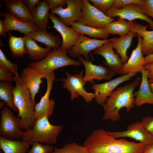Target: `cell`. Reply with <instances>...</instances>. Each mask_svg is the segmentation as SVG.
<instances>
[{
	"instance_id": "cell-18",
	"label": "cell",
	"mask_w": 153,
	"mask_h": 153,
	"mask_svg": "<svg viewBox=\"0 0 153 153\" xmlns=\"http://www.w3.org/2000/svg\"><path fill=\"white\" fill-rule=\"evenodd\" d=\"M45 76L28 66L23 70L20 75L25 86L30 92L31 100L35 105V97L39 92L41 84L42 83L41 79L45 78Z\"/></svg>"
},
{
	"instance_id": "cell-42",
	"label": "cell",
	"mask_w": 153,
	"mask_h": 153,
	"mask_svg": "<svg viewBox=\"0 0 153 153\" xmlns=\"http://www.w3.org/2000/svg\"><path fill=\"white\" fill-rule=\"evenodd\" d=\"M22 1L31 14L41 1L39 0H22Z\"/></svg>"
},
{
	"instance_id": "cell-40",
	"label": "cell",
	"mask_w": 153,
	"mask_h": 153,
	"mask_svg": "<svg viewBox=\"0 0 153 153\" xmlns=\"http://www.w3.org/2000/svg\"><path fill=\"white\" fill-rule=\"evenodd\" d=\"M141 122L147 130L153 136V117H145L142 119Z\"/></svg>"
},
{
	"instance_id": "cell-48",
	"label": "cell",
	"mask_w": 153,
	"mask_h": 153,
	"mask_svg": "<svg viewBox=\"0 0 153 153\" xmlns=\"http://www.w3.org/2000/svg\"><path fill=\"white\" fill-rule=\"evenodd\" d=\"M149 85L150 89L153 93V83H149Z\"/></svg>"
},
{
	"instance_id": "cell-46",
	"label": "cell",
	"mask_w": 153,
	"mask_h": 153,
	"mask_svg": "<svg viewBox=\"0 0 153 153\" xmlns=\"http://www.w3.org/2000/svg\"><path fill=\"white\" fill-rule=\"evenodd\" d=\"M145 59L146 64L153 62V54L146 56L145 57Z\"/></svg>"
},
{
	"instance_id": "cell-2",
	"label": "cell",
	"mask_w": 153,
	"mask_h": 153,
	"mask_svg": "<svg viewBox=\"0 0 153 153\" xmlns=\"http://www.w3.org/2000/svg\"><path fill=\"white\" fill-rule=\"evenodd\" d=\"M141 78L137 77L132 82L119 87L114 90L102 106L104 112L103 120L113 122L119 120L121 116L119 111L125 108L129 112L135 105L134 90L141 83Z\"/></svg>"
},
{
	"instance_id": "cell-43",
	"label": "cell",
	"mask_w": 153,
	"mask_h": 153,
	"mask_svg": "<svg viewBox=\"0 0 153 153\" xmlns=\"http://www.w3.org/2000/svg\"><path fill=\"white\" fill-rule=\"evenodd\" d=\"M144 69L148 71L147 76L149 83H153V62L146 63L144 66Z\"/></svg>"
},
{
	"instance_id": "cell-33",
	"label": "cell",
	"mask_w": 153,
	"mask_h": 153,
	"mask_svg": "<svg viewBox=\"0 0 153 153\" xmlns=\"http://www.w3.org/2000/svg\"><path fill=\"white\" fill-rule=\"evenodd\" d=\"M52 153H88V152L84 146L73 142L65 144L61 148H54Z\"/></svg>"
},
{
	"instance_id": "cell-20",
	"label": "cell",
	"mask_w": 153,
	"mask_h": 153,
	"mask_svg": "<svg viewBox=\"0 0 153 153\" xmlns=\"http://www.w3.org/2000/svg\"><path fill=\"white\" fill-rule=\"evenodd\" d=\"M7 12L24 22L36 24V22L22 0H5Z\"/></svg>"
},
{
	"instance_id": "cell-5",
	"label": "cell",
	"mask_w": 153,
	"mask_h": 153,
	"mask_svg": "<svg viewBox=\"0 0 153 153\" xmlns=\"http://www.w3.org/2000/svg\"><path fill=\"white\" fill-rule=\"evenodd\" d=\"M68 53V50H63L60 47L54 48L44 59L38 61L30 62L28 66L46 75L60 68L81 65L82 63L79 60L70 58L67 55Z\"/></svg>"
},
{
	"instance_id": "cell-25",
	"label": "cell",
	"mask_w": 153,
	"mask_h": 153,
	"mask_svg": "<svg viewBox=\"0 0 153 153\" xmlns=\"http://www.w3.org/2000/svg\"><path fill=\"white\" fill-rule=\"evenodd\" d=\"M25 35L35 41L44 44L46 47L52 49L60 47L62 43L60 36L51 32L41 30L31 32Z\"/></svg>"
},
{
	"instance_id": "cell-10",
	"label": "cell",
	"mask_w": 153,
	"mask_h": 153,
	"mask_svg": "<svg viewBox=\"0 0 153 153\" xmlns=\"http://www.w3.org/2000/svg\"><path fill=\"white\" fill-rule=\"evenodd\" d=\"M67 7L61 5L52 10L50 14L58 15L60 19L67 26H72L79 21L82 17L83 7L82 0H66Z\"/></svg>"
},
{
	"instance_id": "cell-16",
	"label": "cell",
	"mask_w": 153,
	"mask_h": 153,
	"mask_svg": "<svg viewBox=\"0 0 153 153\" xmlns=\"http://www.w3.org/2000/svg\"><path fill=\"white\" fill-rule=\"evenodd\" d=\"M138 42L127 62L124 64L119 73L121 75L140 73H141L146 64L141 49L142 38L138 35Z\"/></svg>"
},
{
	"instance_id": "cell-12",
	"label": "cell",
	"mask_w": 153,
	"mask_h": 153,
	"mask_svg": "<svg viewBox=\"0 0 153 153\" xmlns=\"http://www.w3.org/2000/svg\"><path fill=\"white\" fill-rule=\"evenodd\" d=\"M111 39L112 38L106 40L92 39L81 34L75 44L68 50V55L73 58L83 55L86 60L90 61L89 54L91 52Z\"/></svg>"
},
{
	"instance_id": "cell-29",
	"label": "cell",
	"mask_w": 153,
	"mask_h": 153,
	"mask_svg": "<svg viewBox=\"0 0 153 153\" xmlns=\"http://www.w3.org/2000/svg\"><path fill=\"white\" fill-rule=\"evenodd\" d=\"M72 26L80 33L94 38H99L103 40H106L107 39L110 35L105 28L90 26L78 22H74Z\"/></svg>"
},
{
	"instance_id": "cell-8",
	"label": "cell",
	"mask_w": 153,
	"mask_h": 153,
	"mask_svg": "<svg viewBox=\"0 0 153 153\" xmlns=\"http://www.w3.org/2000/svg\"><path fill=\"white\" fill-rule=\"evenodd\" d=\"M82 1L81 18L78 22L90 26L105 28L108 24L114 21V18L107 16L91 5L89 0H82Z\"/></svg>"
},
{
	"instance_id": "cell-38",
	"label": "cell",
	"mask_w": 153,
	"mask_h": 153,
	"mask_svg": "<svg viewBox=\"0 0 153 153\" xmlns=\"http://www.w3.org/2000/svg\"><path fill=\"white\" fill-rule=\"evenodd\" d=\"M0 80L8 82H15L14 76H13L12 73L9 70L0 67Z\"/></svg>"
},
{
	"instance_id": "cell-4",
	"label": "cell",
	"mask_w": 153,
	"mask_h": 153,
	"mask_svg": "<svg viewBox=\"0 0 153 153\" xmlns=\"http://www.w3.org/2000/svg\"><path fill=\"white\" fill-rule=\"evenodd\" d=\"M14 77L16 85L13 91L14 102L18 110L17 116L20 119V128L25 131L31 128L35 122V105L20 76H14Z\"/></svg>"
},
{
	"instance_id": "cell-23",
	"label": "cell",
	"mask_w": 153,
	"mask_h": 153,
	"mask_svg": "<svg viewBox=\"0 0 153 153\" xmlns=\"http://www.w3.org/2000/svg\"><path fill=\"white\" fill-rule=\"evenodd\" d=\"M148 26L132 21L131 30L142 38V52L146 56L153 54V30H147Z\"/></svg>"
},
{
	"instance_id": "cell-3",
	"label": "cell",
	"mask_w": 153,
	"mask_h": 153,
	"mask_svg": "<svg viewBox=\"0 0 153 153\" xmlns=\"http://www.w3.org/2000/svg\"><path fill=\"white\" fill-rule=\"evenodd\" d=\"M54 107L47 109L42 116L35 120L31 128L24 131L22 140L30 143L31 145L35 142L48 144L56 143L63 126L61 125H53L49 121V117L53 114Z\"/></svg>"
},
{
	"instance_id": "cell-19",
	"label": "cell",
	"mask_w": 153,
	"mask_h": 153,
	"mask_svg": "<svg viewBox=\"0 0 153 153\" xmlns=\"http://www.w3.org/2000/svg\"><path fill=\"white\" fill-rule=\"evenodd\" d=\"M0 15L4 18L2 21L8 34L10 33V31L14 30L18 31L24 35L41 30L36 24L24 22L7 12L1 13Z\"/></svg>"
},
{
	"instance_id": "cell-22",
	"label": "cell",
	"mask_w": 153,
	"mask_h": 153,
	"mask_svg": "<svg viewBox=\"0 0 153 153\" xmlns=\"http://www.w3.org/2000/svg\"><path fill=\"white\" fill-rule=\"evenodd\" d=\"M148 71L144 69H143L139 88L133 93L135 105L137 106L146 104L153 105V93L150 89L148 81Z\"/></svg>"
},
{
	"instance_id": "cell-17",
	"label": "cell",
	"mask_w": 153,
	"mask_h": 153,
	"mask_svg": "<svg viewBox=\"0 0 153 153\" xmlns=\"http://www.w3.org/2000/svg\"><path fill=\"white\" fill-rule=\"evenodd\" d=\"M111 40L95 49L92 54L99 55L103 57L106 61L105 63V65L115 74H119L124 64L118 54L114 52Z\"/></svg>"
},
{
	"instance_id": "cell-30",
	"label": "cell",
	"mask_w": 153,
	"mask_h": 153,
	"mask_svg": "<svg viewBox=\"0 0 153 153\" xmlns=\"http://www.w3.org/2000/svg\"><path fill=\"white\" fill-rule=\"evenodd\" d=\"M117 19V21L109 24L105 28L110 34L119 35L120 37L125 36L131 31L132 21L127 22L120 17Z\"/></svg>"
},
{
	"instance_id": "cell-44",
	"label": "cell",
	"mask_w": 153,
	"mask_h": 153,
	"mask_svg": "<svg viewBox=\"0 0 153 153\" xmlns=\"http://www.w3.org/2000/svg\"><path fill=\"white\" fill-rule=\"evenodd\" d=\"M7 31L2 20H0V36L3 37L7 36Z\"/></svg>"
},
{
	"instance_id": "cell-34",
	"label": "cell",
	"mask_w": 153,
	"mask_h": 153,
	"mask_svg": "<svg viewBox=\"0 0 153 153\" xmlns=\"http://www.w3.org/2000/svg\"><path fill=\"white\" fill-rule=\"evenodd\" d=\"M0 67L9 70L15 76H20L18 72V67L17 64L7 59L1 49H0Z\"/></svg>"
},
{
	"instance_id": "cell-27",
	"label": "cell",
	"mask_w": 153,
	"mask_h": 153,
	"mask_svg": "<svg viewBox=\"0 0 153 153\" xmlns=\"http://www.w3.org/2000/svg\"><path fill=\"white\" fill-rule=\"evenodd\" d=\"M49 8L45 0L41 1L31 14L41 30L46 32L49 25Z\"/></svg>"
},
{
	"instance_id": "cell-13",
	"label": "cell",
	"mask_w": 153,
	"mask_h": 153,
	"mask_svg": "<svg viewBox=\"0 0 153 153\" xmlns=\"http://www.w3.org/2000/svg\"><path fill=\"white\" fill-rule=\"evenodd\" d=\"M104 14L110 18L118 17L129 21L138 19L143 20L149 24L153 30V20L143 13L141 5L139 4H131L120 9L112 8Z\"/></svg>"
},
{
	"instance_id": "cell-39",
	"label": "cell",
	"mask_w": 153,
	"mask_h": 153,
	"mask_svg": "<svg viewBox=\"0 0 153 153\" xmlns=\"http://www.w3.org/2000/svg\"><path fill=\"white\" fill-rule=\"evenodd\" d=\"M143 13L153 18V0H145V3L141 5Z\"/></svg>"
},
{
	"instance_id": "cell-24",
	"label": "cell",
	"mask_w": 153,
	"mask_h": 153,
	"mask_svg": "<svg viewBox=\"0 0 153 153\" xmlns=\"http://www.w3.org/2000/svg\"><path fill=\"white\" fill-rule=\"evenodd\" d=\"M137 35V33L131 30L126 36L112 38L111 41L113 48L120 56L124 64L127 62L129 58L127 52L131 44L132 39Z\"/></svg>"
},
{
	"instance_id": "cell-32",
	"label": "cell",
	"mask_w": 153,
	"mask_h": 153,
	"mask_svg": "<svg viewBox=\"0 0 153 153\" xmlns=\"http://www.w3.org/2000/svg\"><path fill=\"white\" fill-rule=\"evenodd\" d=\"M9 44L10 50L14 56L22 58L26 54H27L24 41L23 38L16 37L8 34Z\"/></svg>"
},
{
	"instance_id": "cell-14",
	"label": "cell",
	"mask_w": 153,
	"mask_h": 153,
	"mask_svg": "<svg viewBox=\"0 0 153 153\" xmlns=\"http://www.w3.org/2000/svg\"><path fill=\"white\" fill-rule=\"evenodd\" d=\"M78 60L83 65L85 69L83 81L85 84L87 82L94 83V80H109L115 74L107 65L93 64L92 61L86 60L82 56L78 57Z\"/></svg>"
},
{
	"instance_id": "cell-11",
	"label": "cell",
	"mask_w": 153,
	"mask_h": 153,
	"mask_svg": "<svg viewBox=\"0 0 153 153\" xmlns=\"http://www.w3.org/2000/svg\"><path fill=\"white\" fill-rule=\"evenodd\" d=\"M136 73L121 75L107 82L101 84H94L92 89L94 90V99L99 105L103 106L114 90L123 82L130 80Z\"/></svg>"
},
{
	"instance_id": "cell-31",
	"label": "cell",
	"mask_w": 153,
	"mask_h": 153,
	"mask_svg": "<svg viewBox=\"0 0 153 153\" xmlns=\"http://www.w3.org/2000/svg\"><path fill=\"white\" fill-rule=\"evenodd\" d=\"M14 88L11 82L0 80V99L5 101L7 107L10 109L18 112L14 102L13 94Z\"/></svg>"
},
{
	"instance_id": "cell-6",
	"label": "cell",
	"mask_w": 153,
	"mask_h": 153,
	"mask_svg": "<svg viewBox=\"0 0 153 153\" xmlns=\"http://www.w3.org/2000/svg\"><path fill=\"white\" fill-rule=\"evenodd\" d=\"M0 137L16 141L22 140L24 131L20 127V119L14 115L8 107L1 112Z\"/></svg>"
},
{
	"instance_id": "cell-41",
	"label": "cell",
	"mask_w": 153,
	"mask_h": 153,
	"mask_svg": "<svg viewBox=\"0 0 153 153\" xmlns=\"http://www.w3.org/2000/svg\"><path fill=\"white\" fill-rule=\"evenodd\" d=\"M50 9H54L59 6L66 4V0H45Z\"/></svg>"
},
{
	"instance_id": "cell-36",
	"label": "cell",
	"mask_w": 153,
	"mask_h": 153,
	"mask_svg": "<svg viewBox=\"0 0 153 153\" xmlns=\"http://www.w3.org/2000/svg\"><path fill=\"white\" fill-rule=\"evenodd\" d=\"M31 145V148L27 153H52L54 148L52 145H43L38 142H34Z\"/></svg>"
},
{
	"instance_id": "cell-26",
	"label": "cell",
	"mask_w": 153,
	"mask_h": 153,
	"mask_svg": "<svg viewBox=\"0 0 153 153\" xmlns=\"http://www.w3.org/2000/svg\"><path fill=\"white\" fill-rule=\"evenodd\" d=\"M23 38L27 54L30 59L34 61H40L46 57L52 51V49L46 47L43 48L39 46L34 40L26 35Z\"/></svg>"
},
{
	"instance_id": "cell-45",
	"label": "cell",
	"mask_w": 153,
	"mask_h": 153,
	"mask_svg": "<svg viewBox=\"0 0 153 153\" xmlns=\"http://www.w3.org/2000/svg\"><path fill=\"white\" fill-rule=\"evenodd\" d=\"M143 153H153V145L146 146Z\"/></svg>"
},
{
	"instance_id": "cell-9",
	"label": "cell",
	"mask_w": 153,
	"mask_h": 153,
	"mask_svg": "<svg viewBox=\"0 0 153 153\" xmlns=\"http://www.w3.org/2000/svg\"><path fill=\"white\" fill-rule=\"evenodd\" d=\"M107 133L116 139L129 137L139 141L146 146L153 145V136L146 129L141 121L134 122L129 124L126 130L107 131Z\"/></svg>"
},
{
	"instance_id": "cell-35",
	"label": "cell",
	"mask_w": 153,
	"mask_h": 153,
	"mask_svg": "<svg viewBox=\"0 0 153 153\" xmlns=\"http://www.w3.org/2000/svg\"><path fill=\"white\" fill-rule=\"evenodd\" d=\"M93 5L99 10L105 13L111 9L115 0H89Z\"/></svg>"
},
{
	"instance_id": "cell-15",
	"label": "cell",
	"mask_w": 153,
	"mask_h": 153,
	"mask_svg": "<svg viewBox=\"0 0 153 153\" xmlns=\"http://www.w3.org/2000/svg\"><path fill=\"white\" fill-rule=\"evenodd\" d=\"M49 18L53 24V27L61 35L62 43L60 46L61 49L69 50L75 44L81 33L72 27L65 24L55 14H50Z\"/></svg>"
},
{
	"instance_id": "cell-28",
	"label": "cell",
	"mask_w": 153,
	"mask_h": 153,
	"mask_svg": "<svg viewBox=\"0 0 153 153\" xmlns=\"http://www.w3.org/2000/svg\"><path fill=\"white\" fill-rule=\"evenodd\" d=\"M31 144L22 140L16 141L0 137V148L4 153H26Z\"/></svg>"
},
{
	"instance_id": "cell-1",
	"label": "cell",
	"mask_w": 153,
	"mask_h": 153,
	"mask_svg": "<svg viewBox=\"0 0 153 153\" xmlns=\"http://www.w3.org/2000/svg\"><path fill=\"white\" fill-rule=\"evenodd\" d=\"M88 153H143L146 145L140 143L117 139L103 129H96L85 140Z\"/></svg>"
},
{
	"instance_id": "cell-7",
	"label": "cell",
	"mask_w": 153,
	"mask_h": 153,
	"mask_svg": "<svg viewBox=\"0 0 153 153\" xmlns=\"http://www.w3.org/2000/svg\"><path fill=\"white\" fill-rule=\"evenodd\" d=\"M83 70L79 73L74 75L66 71V78H61L60 80L63 82L62 88L70 92L71 100L81 96L86 102L90 103L94 99L95 94L87 92L84 89L85 84L83 81Z\"/></svg>"
},
{
	"instance_id": "cell-21",
	"label": "cell",
	"mask_w": 153,
	"mask_h": 153,
	"mask_svg": "<svg viewBox=\"0 0 153 153\" xmlns=\"http://www.w3.org/2000/svg\"><path fill=\"white\" fill-rule=\"evenodd\" d=\"M47 81V88L44 95L35 107V116L36 120L42 116L48 108L54 106L55 102L52 99H50V92L55 77L54 71L47 74L45 78Z\"/></svg>"
},
{
	"instance_id": "cell-37",
	"label": "cell",
	"mask_w": 153,
	"mask_h": 153,
	"mask_svg": "<svg viewBox=\"0 0 153 153\" xmlns=\"http://www.w3.org/2000/svg\"><path fill=\"white\" fill-rule=\"evenodd\" d=\"M145 3V0H115L112 8L120 9L131 4H135L143 5Z\"/></svg>"
},
{
	"instance_id": "cell-47",
	"label": "cell",
	"mask_w": 153,
	"mask_h": 153,
	"mask_svg": "<svg viewBox=\"0 0 153 153\" xmlns=\"http://www.w3.org/2000/svg\"><path fill=\"white\" fill-rule=\"evenodd\" d=\"M6 104V103L3 101H0V109H1Z\"/></svg>"
}]
</instances>
